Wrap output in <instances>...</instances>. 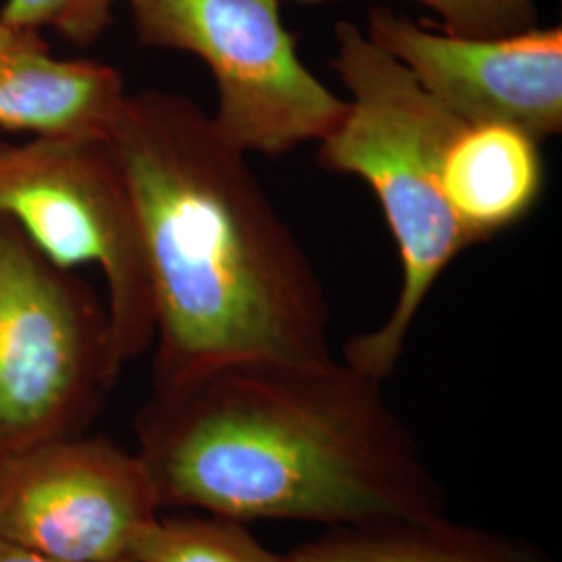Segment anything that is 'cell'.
Instances as JSON below:
<instances>
[{
    "label": "cell",
    "instance_id": "5b68a950",
    "mask_svg": "<svg viewBox=\"0 0 562 562\" xmlns=\"http://www.w3.org/2000/svg\"><path fill=\"white\" fill-rule=\"evenodd\" d=\"M0 217L15 223L63 269L101 271L121 371L150 348V280L134 204L109 138L0 136Z\"/></svg>",
    "mask_w": 562,
    "mask_h": 562
},
{
    "label": "cell",
    "instance_id": "4fadbf2b",
    "mask_svg": "<svg viewBox=\"0 0 562 562\" xmlns=\"http://www.w3.org/2000/svg\"><path fill=\"white\" fill-rule=\"evenodd\" d=\"M117 0H4L0 21L25 30H50L63 41L88 48L101 41L113 23Z\"/></svg>",
    "mask_w": 562,
    "mask_h": 562
},
{
    "label": "cell",
    "instance_id": "3957f363",
    "mask_svg": "<svg viewBox=\"0 0 562 562\" xmlns=\"http://www.w3.org/2000/svg\"><path fill=\"white\" fill-rule=\"evenodd\" d=\"M334 36L331 67L350 99L340 123L317 142V162L373 190L402 267L392 313L380 327L346 341L341 361L383 383L401 361L429 292L473 246L443 192L446 150L464 123L359 25L340 20Z\"/></svg>",
    "mask_w": 562,
    "mask_h": 562
},
{
    "label": "cell",
    "instance_id": "6da1fadb",
    "mask_svg": "<svg viewBox=\"0 0 562 562\" xmlns=\"http://www.w3.org/2000/svg\"><path fill=\"white\" fill-rule=\"evenodd\" d=\"M136 438L161 508L323 527L446 515L383 383L336 357L232 362L155 387Z\"/></svg>",
    "mask_w": 562,
    "mask_h": 562
},
{
    "label": "cell",
    "instance_id": "30bf717a",
    "mask_svg": "<svg viewBox=\"0 0 562 562\" xmlns=\"http://www.w3.org/2000/svg\"><path fill=\"white\" fill-rule=\"evenodd\" d=\"M540 142L517 127L462 125L443 159V192L471 244L490 241L540 201Z\"/></svg>",
    "mask_w": 562,
    "mask_h": 562
},
{
    "label": "cell",
    "instance_id": "ba28073f",
    "mask_svg": "<svg viewBox=\"0 0 562 562\" xmlns=\"http://www.w3.org/2000/svg\"><path fill=\"white\" fill-rule=\"evenodd\" d=\"M367 38L467 125L498 123L543 142L562 132V30L533 25L501 38H464L378 7Z\"/></svg>",
    "mask_w": 562,
    "mask_h": 562
},
{
    "label": "cell",
    "instance_id": "9c48e42d",
    "mask_svg": "<svg viewBox=\"0 0 562 562\" xmlns=\"http://www.w3.org/2000/svg\"><path fill=\"white\" fill-rule=\"evenodd\" d=\"M125 94L120 69L55 57L41 32L0 21V130L109 138Z\"/></svg>",
    "mask_w": 562,
    "mask_h": 562
},
{
    "label": "cell",
    "instance_id": "8992f818",
    "mask_svg": "<svg viewBox=\"0 0 562 562\" xmlns=\"http://www.w3.org/2000/svg\"><path fill=\"white\" fill-rule=\"evenodd\" d=\"M136 38L194 55L209 67L223 138L241 153L281 157L322 142L346 113L299 57L281 0H127Z\"/></svg>",
    "mask_w": 562,
    "mask_h": 562
},
{
    "label": "cell",
    "instance_id": "5bb4252c",
    "mask_svg": "<svg viewBox=\"0 0 562 562\" xmlns=\"http://www.w3.org/2000/svg\"><path fill=\"white\" fill-rule=\"evenodd\" d=\"M323 4L334 0H294ZM440 18V30L464 38H501L538 25L533 0H415Z\"/></svg>",
    "mask_w": 562,
    "mask_h": 562
},
{
    "label": "cell",
    "instance_id": "9a60e30c",
    "mask_svg": "<svg viewBox=\"0 0 562 562\" xmlns=\"http://www.w3.org/2000/svg\"><path fill=\"white\" fill-rule=\"evenodd\" d=\"M0 562H63L0 536Z\"/></svg>",
    "mask_w": 562,
    "mask_h": 562
},
{
    "label": "cell",
    "instance_id": "8fae6325",
    "mask_svg": "<svg viewBox=\"0 0 562 562\" xmlns=\"http://www.w3.org/2000/svg\"><path fill=\"white\" fill-rule=\"evenodd\" d=\"M288 557L292 562H554L538 543L446 515L325 527Z\"/></svg>",
    "mask_w": 562,
    "mask_h": 562
},
{
    "label": "cell",
    "instance_id": "52a82bcc",
    "mask_svg": "<svg viewBox=\"0 0 562 562\" xmlns=\"http://www.w3.org/2000/svg\"><path fill=\"white\" fill-rule=\"evenodd\" d=\"M136 452L83 434L0 459V536L63 562H134L161 519Z\"/></svg>",
    "mask_w": 562,
    "mask_h": 562
},
{
    "label": "cell",
    "instance_id": "277c9868",
    "mask_svg": "<svg viewBox=\"0 0 562 562\" xmlns=\"http://www.w3.org/2000/svg\"><path fill=\"white\" fill-rule=\"evenodd\" d=\"M120 375L94 288L0 217V459L83 434Z\"/></svg>",
    "mask_w": 562,
    "mask_h": 562
},
{
    "label": "cell",
    "instance_id": "7c38bea8",
    "mask_svg": "<svg viewBox=\"0 0 562 562\" xmlns=\"http://www.w3.org/2000/svg\"><path fill=\"white\" fill-rule=\"evenodd\" d=\"M134 562H292L255 538L246 522L213 515L161 517L140 543Z\"/></svg>",
    "mask_w": 562,
    "mask_h": 562
},
{
    "label": "cell",
    "instance_id": "7a4b0ae2",
    "mask_svg": "<svg viewBox=\"0 0 562 562\" xmlns=\"http://www.w3.org/2000/svg\"><path fill=\"white\" fill-rule=\"evenodd\" d=\"M109 140L150 280L155 387L232 362L334 357L315 265L211 113L178 92H127Z\"/></svg>",
    "mask_w": 562,
    "mask_h": 562
}]
</instances>
